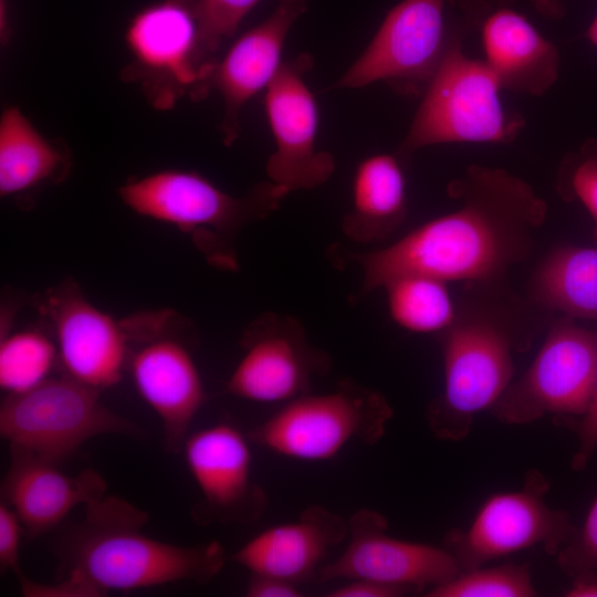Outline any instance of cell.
<instances>
[{"mask_svg":"<svg viewBox=\"0 0 597 597\" xmlns=\"http://www.w3.org/2000/svg\"><path fill=\"white\" fill-rule=\"evenodd\" d=\"M447 191L459 202L454 211L386 248L348 254L363 272L360 296L407 274L446 283L489 281L530 254L547 214L530 184L501 168L472 165Z\"/></svg>","mask_w":597,"mask_h":597,"instance_id":"obj_1","label":"cell"},{"mask_svg":"<svg viewBox=\"0 0 597 597\" xmlns=\"http://www.w3.org/2000/svg\"><path fill=\"white\" fill-rule=\"evenodd\" d=\"M147 513L111 495L85 506L84 520L59 545L67 575L85 580L103 596L172 583L207 584L222 569L218 541L176 545L142 532Z\"/></svg>","mask_w":597,"mask_h":597,"instance_id":"obj_2","label":"cell"},{"mask_svg":"<svg viewBox=\"0 0 597 597\" xmlns=\"http://www.w3.org/2000/svg\"><path fill=\"white\" fill-rule=\"evenodd\" d=\"M286 195L265 181L234 197L198 172L178 169L155 171L118 188L128 209L190 234L210 261L226 269L235 268L239 231L276 210Z\"/></svg>","mask_w":597,"mask_h":597,"instance_id":"obj_3","label":"cell"},{"mask_svg":"<svg viewBox=\"0 0 597 597\" xmlns=\"http://www.w3.org/2000/svg\"><path fill=\"white\" fill-rule=\"evenodd\" d=\"M471 8L465 4V19ZM460 24L400 144L408 156L428 146L448 143L509 144L524 127V118L506 111L501 84L484 60L462 49L467 28Z\"/></svg>","mask_w":597,"mask_h":597,"instance_id":"obj_4","label":"cell"},{"mask_svg":"<svg viewBox=\"0 0 597 597\" xmlns=\"http://www.w3.org/2000/svg\"><path fill=\"white\" fill-rule=\"evenodd\" d=\"M394 411L386 397L354 381H339L329 392L292 399L253 428L251 442L273 453L327 461L352 441L377 443Z\"/></svg>","mask_w":597,"mask_h":597,"instance_id":"obj_5","label":"cell"},{"mask_svg":"<svg viewBox=\"0 0 597 597\" xmlns=\"http://www.w3.org/2000/svg\"><path fill=\"white\" fill-rule=\"evenodd\" d=\"M98 392L63 375L25 392L6 395L0 405V434L10 448L55 465L96 436H140V429L107 408Z\"/></svg>","mask_w":597,"mask_h":597,"instance_id":"obj_6","label":"cell"},{"mask_svg":"<svg viewBox=\"0 0 597 597\" xmlns=\"http://www.w3.org/2000/svg\"><path fill=\"white\" fill-rule=\"evenodd\" d=\"M442 334L444 386L426 419L437 439L459 442L470 434L475 416L491 409L512 383L514 342L484 316L457 317Z\"/></svg>","mask_w":597,"mask_h":597,"instance_id":"obj_7","label":"cell"},{"mask_svg":"<svg viewBox=\"0 0 597 597\" xmlns=\"http://www.w3.org/2000/svg\"><path fill=\"white\" fill-rule=\"evenodd\" d=\"M597 380V332L572 317L557 321L528 369L490 409L504 425H526L551 415L575 422L586 411Z\"/></svg>","mask_w":597,"mask_h":597,"instance_id":"obj_8","label":"cell"},{"mask_svg":"<svg viewBox=\"0 0 597 597\" xmlns=\"http://www.w3.org/2000/svg\"><path fill=\"white\" fill-rule=\"evenodd\" d=\"M198 0H159L138 10L128 21L125 43L130 62L122 70L156 109H170L189 96H207L206 75L198 59Z\"/></svg>","mask_w":597,"mask_h":597,"instance_id":"obj_9","label":"cell"},{"mask_svg":"<svg viewBox=\"0 0 597 597\" xmlns=\"http://www.w3.org/2000/svg\"><path fill=\"white\" fill-rule=\"evenodd\" d=\"M549 489L543 472L528 469L519 490L492 494L467 528L449 531L444 547L459 570H471L535 546L556 556L577 527L568 512L546 503Z\"/></svg>","mask_w":597,"mask_h":597,"instance_id":"obj_10","label":"cell"},{"mask_svg":"<svg viewBox=\"0 0 597 597\" xmlns=\"http://www.w3.org/2000/svg\"><path fill=\"white\" fill-rule=\"evenodd\" d=\"M448 0H401L386 14L363 53L328 90L385 82L421 96L458 30L446 20Z\"/></svg>","mask_w":597,"mask_h":597,"instance_id":"obj_11","label":"cell"},{"mask_svg":"<svg viewBox=\"0 0 597 597\" xmlns=\"http://www.w3.org/2000/svg\"><path fill=\"white\" fill-rule=\"evenodd\" d=\"M171 318L153 313L129 317L125 324L129 341L138 343L129 356L136 390L160 419L166 448L178 452L206 392L188 345L168 327Z\"/></svg>","mask_w":597,"mask_h":597,"instance_id":"obj_12","label":"cell"},{"mask_svg":"<svg viewBox=\"0 0 597 597\" xmlns=\"http://www.w3.org/2000/svg\"><path fill=\"white\" fill-rule=\"evenodd\" d=\"M243 355L226 391L255 402H287L311 391L315 376L329 370L331 359L313 346L302 324L273 312L255 318L241 338Z\"/></svg>","mask_w":597,"mask_h":597,"instance_id":"obj_13","label":"cell"},{"mask_svg":"<svg viewBox=\"0 0 597 597\" xmlns=\"http://www.w3.org/2000/svg\"><path fill=\"white\" fill-rule=\"evenodd\" d=\"M312 65L306 53L283 62L265 90V114L275 143L266 174L287 193L316 188L335 170L333 155L316 147L318 109L305 82Z\"/></svg>","mask_w":597,"mask_h":597,"instance_id":"obj_14","label":"cell"},{"mask_svg":"<svg viewBox=\"0 0 597 597\" xmlns=\"http://www.w3.org/2000/svg\"><path fill=\"white\" fill-rule=\"evenodd\" d=\"M387 528L388 521L379 512H355L348 521L347 546L336 559L322 566L315 578L321 583L364 578L421 591L460 573L446 547L395 538Z\"/></svg>","mask_w":597,"mask_h":597,"instance_id":"obj_15","label":"cell"},{"mask_svg":"<svg viewBox=\"0 0 597 597\" xmlns=\"http://www.w3.org/2000/svg\"><path fill=\"white\" fill-rule=\"evenodd\" d=\"M39 307L53 326L64 375L98 391L121 381L130 356L125 322L91 303L71 281L49 290Z\"/></svg>","mask_w":597,"mask_h":597,"instance_id":"obj_16","label":"cell"},{"mask_svg":"<svg viewBox=\"0 0 597 597\" xmlns=\"http://www.w3.org/2000/svg\"><path fill=\"white\" fill-rule=\"evenodd\" d=\"M250 439L230 423L189 433L182 452L201 495L200 521L251 524L269 500L252 478Z\"/></svg>","mask_w":597,"mask_h":597,"instance_id":"obj_17","label":"cell"},{"mask_svg":"<svg viewBox=\"0 0 597 597\" xmlns=\"http://www.w3.org/2000/svg\"><path fill=\"white\" fill-rule=\"evenodd\" d=\"M308 0H276L271 14L238 38L218 60L207 80L206 92L216 90L223 100L220 133L230 146L240 135V114L245 104L266 90L283 61L285 40Z\"/></svg>","mask_w":597,"mask_h":597,"instance_id":"obj_18","label":"cell"},{"mask_svg":"<svg viewBox=\"0 0 597 597\" xmlns=\"http://www.w3.org/2000/svg\"><path fill=\"white\" fill-rule=\"evenodd\" d=\"M11 449V462L1 484L2 501L20 519L24 533L34 538L56 527L77 505L102 499L104 478L92 469L76 475L29 452Z\"/></svg>","mask_w":597,"mask_h":597,"instance_id":"obj_19","label":"cell"},{"mask_svg":"<svg viewBox=\"0 0 597 597\" xmlns=\"http://www.w3.org/2000/svg\"><path fill=\"white\" fill-rule=\"evenodd\" d=\"M348 536V522L313 504L294 522L269 527L247 542L232 559L256 575L300 584L315 578L329 552Z\"/></svg>","mask_w":597,"mask_h":597,"instance_id":"obj_20","label":"cell"},{"mask_svg":"<svg viewBox=\"0 0 597 597\" xmlns=\"http://www.w3.org/2000/svg\"><path fill=\"white\" fill-rule=\"evenodd\" d=\"M484 62L502 90L540 96L556 82L559 54L556 46L521 13L503 7L481 23Z\"/></svg>","mask_w":597,"mask_h":597,"instance_id":"obj_21","label":"cell"},{"mask_svg":"<svg viewBox=\"0 0 597 597\" xmlns=\"http://www.w3.org/2000/svg\"><path fill=\"white\" fill-rule=\"evenodd\" d=\"M72 166L64 142L44 137L17 106L0 117V196L22 198L63 181Z\"/></svg>","mask_w":597,"mask_h":597,"instance_id":"obj_22","label":"cell"},{"mask_svg":"<svg viewBox=\"0 0 597 597\" xmlns=\"http://www.w3.org/2000/svg\"><path fill=\"white\" fill-rule=\"evenodd\" d=\"M352 208L342 221L344 234L359 243L390 237L407 216V190L402 169L392 155L376 154L355 170Z\"/></svg>","mask_w":597,"mask_h":597,"instance_id":"obj_23","label":"cell"},{"mask_svg":"<svg viewBox=\"0 0 597 597\" xmlns=\"http://www.w3.org/2000/svg\"><path fill=\"white\" fill-rule=\"evenodd\" d=\"M534 294L568 317L597 321V247L555 250L540 266Z\"/></svg>","mask_w":597,"mask_h":597,"instance_id":"obj_24","label":"cell"},{"mask_svg":"<svg viewBox=\"0 0 597 597\" xmlns=\"http://www.w3.org/2000/svg\"><path fill=\"white\" fill-rule=\"evenodd\" d=\"M383 289L390 317L409 332H443L457 318L447 283L441 280L407 274L390 280Z\"/></svg>","mask_w":597,"mask_h":597,"instance_id":"obj_25","label":"cell"},{"mask_svg":"<svg viewBox=\"0 0 597 597\" xmlns=\"http://www.w3.org/2000/svg\"><path fill=\"white\" fill-rule=\"evenodd\" d=\"M59 362L56 344L36 329L4 333L0 343V388L25 392L50 378Z\"/></svg>","mask_w":597,"mask_h":597,"instance_id":"obj_26","label":"cell"},{"mask_svg":"<svg viewBox=\"0 0 597 597\" xmlns=\"http://www.w3.org/2000/svg\"><path fill=\"white\" fill-rule=\"evenodd\" d=\"M427 597H534L537 596L528 564L507 563L460 572L431 587Z\"/></svg>","mask_w":597,"mask_h":597,"instance_id":"obj_27","label":"cell"},{"mask_svg":"<svg viewBox=\"0 0 597 597\" xmlns=\"http://www.w3.org/2000/svg\"><path fill=\"white\" fill-rule=\"evenodd\" d=\"M260 0H198V59L207 80L222 43L231 38Z\"/></svg>","mask_w":597,"mask_h":597,"instance_id":"obj_28","label":"cell"},{"mask_svg":"<svg viewBox=\"0 0 597 597\" xmlns=\"http://www.w3.org/2000/svg\"><path fill=\"white\" fill-rule=\"evenodd\" d=\"M556 189L564 200H578L586 208L594 220L597 240V138H588L563 159Z\"/></svg>","mask_w":597,"mask_h":597,"instance_id":"obj_29","label":"cell"},{"mask_svg":"<svg viewBox=\"0 0 597 597\" xmlns=\"http://www.w3.org/2000/svg\"><path fill=\"white\" fill-rule=\"evenodd\" d=\"M556 561L561 569L572 578L597 577V496L585 521L559 549Z\"/></svg>","mask_w":597,"mask_h":597,"instance_id":"obj_30","label":"cell"},{"mask_svg":"<svg viewBox=\"0 0 597 597\" xmlns=\"http://www.w3.org/2000/svg\"><path fill=\"white\" fill-rule=\"evenodd\" d=\"M22 523L15 512L3 501L0 503V568L1 573L13 572L17 577L23 573L19 563Z\"/></svg>","mask_w":597,"mask_h":597,"instance_id":"obj_31","label":"cell"},{"mask_svg":"<svg viewBox=\"0 0 597 597\" xmlns=\"http://www.w3.org/2000/svg\"><path fill=\"white\" fill-rule=\"evenodd\" d=\"M578 446L572 458L570 468L583 471L597 451V380L585 413L574 422Z\"/></svg>","mask_w":597,"mask_h":597,"instance_id":"obj_32","label":"cell"},{"mask_svg":"<svg viewBox=\"0 0 597 597\" xmlns=\"http://www.w3.org/2000/svg\"><path fill=\"white\" fill-rule=\"evenodd\" d=\"M19 578L21 590L29 597H97L103 596L100 590L88 583L73 576L66 575L56 584H41L33 582L24 574Z\"/></svg>","mask_w":597,"mask_h":597,"instance_id":"obj_33","label":"cell"},{"mask_svg":"<svg viewBox=\"0 0 597 597\" xmlns=\"http://www.w3.org/2000/svg\"><path fill=\"white\" fill-rule=\"evenodd\" d=\"M410 587L386 584L373 579H349L345 585L331 589L326 597H400L413 593Z\"/></svg>","mask_w":597,"mask_h":597,"instance_id":"obj_34","label":"cell"},{"mask_svg":"<svg viewBox=\"0 0 597 597\" xmlns=\"http://www.w3.org/2000/svg\"><path fill=\"white\" fill-rule=\"evenodd\" d=\"M248 597H300L297 584L269 575L251 574L245 587Z\"/></svg>","mask_w":597,"mask_h":597,"instance_id":"obj_35","label":"cell"},{"mask_svg":"<svg viewBox=\"0 0 597 597\" xmlns=\"http://www.w3.org/2000/svg\"><path fill=\"white\" fill-rule=\"evenodd\" d=\"M572 585L565 590L566 597H597V577L572 578Z\"/></svg>","mask_w":597,"mask_h":597,"instance_id":"obj_36","label":"cell"},{"mask_svg":"<svg viewBox=\"0 0 597 597\" xmlns=\"http://www.w3.org/2000/svg\"><path fill=\"white\" fill-rule=\"evenodd\" d=\"M534 8L549 18H561L564 14V0H531Z\"/></svg>","mask_w":597,"mask_h":597,"instance_id":"obj_37","label":"cell"},{"mask_svg":"<svg viewBox=\"0 0 597 597\" xmlns=\"http://www.w3.org/2000/svg\"><path fill=\"white\" fill-rule=\"evenodd\" d=\"M9 8L8 0H0V38L2 44H7L9 41Z\"/></svg>","mask_w":597,"mask_h":597,"instance_id":"obj_38","label":"cell"},{"mask_svg":"<svg viewBox=\"0 0 597 597\" xmlns=\"http://www.w3.org/2000/svg\"><path fill=\"white\" fill-rule=\"evenodd\" d=\"M585 36L597 49V14L588 25Z\"/></svg>","mask_w":597,"mask_h":597,"instance_id":"obj_39","label":"cell"}]
</instances>
